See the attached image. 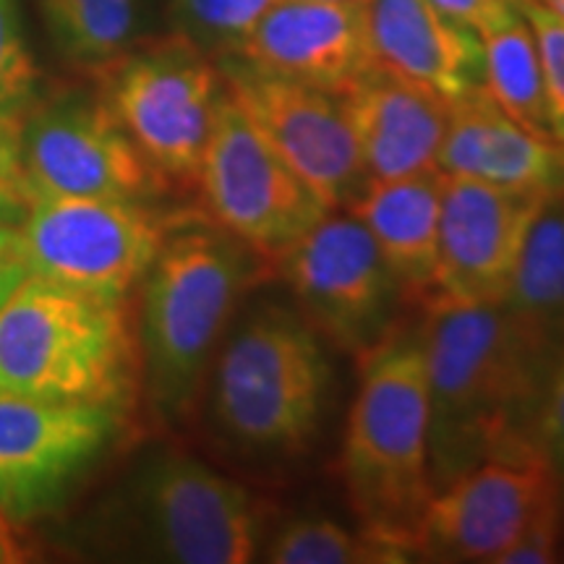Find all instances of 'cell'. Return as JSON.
Masks as SVG:
<instances>
[{"label": "cell", "instance_id": "cell-1", "mask_svg": "<svg viewBox=\"0 0 564 564\" xmlns=\"http://www.w3.org/2000/svg\"><path fill=\"white\" fill-rule=\"evenodd\" d=\"M423 308L434 491L481 463L541 457L535 426L549 384L502 301L434 295Z\"/></svg>", "mask_w": 564, "mask_h": 564}, {"label": "cell", "instance_id": "cell-2", "mask_svg": "<svg viewBox=\"0 0 564 564\" xmlns=\"http://www.w3.org/2000/svg\"><path fill=\"white\" fill-rule=\"evenodd\" d=\"M262 264L209 217H175L139 282V384L162 423L194 421L215 352Z\"/></svg>", "mask_w": 564, "mask_h": 564}, {"label": "cell", "instance_id": "cell-3", "mask_svg": "<svg viewBox=\"0 0 564 564\" xmlns=\"http://www.w3.org/2000/svg\"><path fill=\"white\" fill-rule=\"evenodd\" d=\"M333 369L319 333L293 308L264 303L228 329L209 366L196 415L232 453L293 460L312 447Z\"/></svg>", "mask_w": 564, "mask_h": 564}, {"label": "cell", "instance_id": "cell-4", "mask_svg": "<svg viewBox=\"0 0 564 564\" xmlns=\"http://www.w3.org/2000/svg\"><path fill=\"white\" fill-rule=\"evenodd\" d=\"M137 387L126 301L26 274L0 303V392L123 411Z\"/></svg>", "mask_w": 564, "mask_h": 564}, {"label": "cell", "instance_id": "cell-5", "mask_svg": "<svg viewBox=\"0 0 564 564\" xmlns=\"http://www.w3.org/2000/svg\"><path fill=\"white\" fill-rule=\"evenodd\" d=\"M361 382L343 436V481L366 533L405 554L434 497L429 390L419 337L392 335L358 358Z\"/></svg>", "mask_w": 564, "mask_h": 564}, {"label": "cell", "instance_id": "cell-6", "mask_svg": "<svg viewBox=\"0 0 564 564\" xmlns=\"http://www.w3.org/2000/svg\"><path fill=\"white\" fill-rule=\"evenodd\" d=\"M264 507L241 481L186 453L152 455L100 512V539L147 560L246 564L262 554Z\"/></svg>", "mask_w": 564, "mask_h": 564}, {"label": "cell", "instance_id": "cell-7", "mask_svg": "<svg viewBox=\"0 0 564 564\" xmlns=\"http://www.w3.org/2000/svg\"><path fill=\"white\" fill-rule=\"evenodd\" d=\"M95 70L105 108L165 188H196L225 95L209 55L178 32L131 45Z\"/></svg>", "mask_w": 564, "mask_h": 564}, {"label": "cell", "instance_id": "cell-8", "mask_svg": "<svg viewBox=\"0 0 564 564\" xmlns=\"http://www.w3.org/2000/svg\"><path fill=\"white\" fill-rule=\"evenodd\" d=\"M196 192L204 217L278 264L329 209L225 87Z\"/></svg>", "mask_w": 564, "mask_h": 564}, {"label": "cell", "instance_id": "cell-9", "mask_svg": "<svg viewBox=\"0 0 564 564\" xmlns=\"http://www.w3.org/2000/svg\"><path fill=\"white\" fill-rule=\"evenodd\" d=\"M173 223L144 202L37 196L19 230L30 274L126 301L150 272Z\"/></svg>", "mask_w": 564, "mask_h": 564}, {"label": "cell", "instance_id": "cell-10", "mask_svg": "<svg viewBox=\"0 0 564 564\" xmlns=\"http://www.w3.org/2000/svg\"><path fill=\"white\" fill-rule=\"evenodd\" d=\"M301 316L350 356L398 335L405 293L358 217H322L278 262Z\"/></svg>", "mask_w": 564, "mask_h": 564}, {"label": "cell", "instance_id": "cell-11", "mask_svg": "<svg viewBox=\"0 0 564 564\" xmlns=\"http://www.w3.org/2000/svg\"><path fill=\"white\" fill-rule=\"evenodd\" d=\"M121 429L118 408L0 392V514L24 525L58 510Z\"/></svg>", "mask_w": 564, "mask_h": 564}, {"label": "cell", "instance_id": "cell-12", "mask_svg": "<svg viewBox=\"0 0 564 564\" xmlns=\"http://www.w3.org/2000/svg\"><path fill=\"white\" fill-rule=\"evenodd\" d=\"M21 162L32 199L37 196H95L147 202L165 183L100 95L82 91L34 105L21 121Z\"/></svg>", "mask_w": 564, "mask_h": 564}, {"label": "cell", "instance_id": "cell-13", "mask_svg": "<svg viewBox=\"0 0 564 564\" xmlns=\"http://www.w3.org/2000/svg\"><path fill=\"white\" fill-rule=\"evenodd\" d=\"M225 87L270 144L329 209H350L369 186L356 133L337 91L223 58Z\"/></svg>", "mask_w": 564, "mask_h": 564}, {"label": "cell", "instance_id": "cell-14", "mask_svg": "<svg viewBox=\"0 0 564 564\" xmlns=\"http://www.w3.org/2000/svg\"><path fill=\"white\" fill-rule=\"evenodd\" d=\"M552 502L562 497L541 457L481 463L434 491L415 554L434 562H499Z\"/></svg>", "mask_w": 564, "mask_h": 564}, {"label": "cell", "instance_id": "cell-15", "mask_svg": "<svg viewBox=\"0 0 564 564\" xmlns=\"http://www.w3.org/2000/svg\"><path fill=\"white\" fill-rule=\"evenodd\" d=\"M541 194L444 175L436 295L502 301Z\"/></svg>", "mask_w": 564, "mask_h": 564}, {"label": "cell", "instance_id": "cell-16", "mask_svg": "<svg viewBox=\"0 0 564 564\" xmlns=\"http://www.w3.org/2000/svg\"><path fill=\"white\" fill-rule=\"evenodd\" d=\"M232 58L262 74L340 91L369 66L358 0H278Z\"/></svg>", "mask_w": 564, "mask_h": 564}, {"label": "cell", "instance_id": "cell-17", "mask_svg": "<svg viewBox=\"0 0 564 564\" xmlns=\"http://www.w3.org/2000/svg\"><path fill=\"white\" fill-rule=\"evenodd\" d=\"M369 66L434 89L447 102L484 89L476 32L444 19L429 0H358Z\"/></svg>", "mask_w": 564, "mask_h": 564}, {"label": "cell", "instance_id": "cell-18", "mask_svg": "<svg viewBox=\"0 0 564 564\" xmlns=\"http://www.w3.org/2000/svg\"><path fill=\"white\" fill-rule=\"evenodd\" d=\"M356 133L369 181H392L436 167L449 102L390 70L366 66L337 91Z\"/></svg>", "mask_w": 564, "mask_h": 564}, {"label": "cell", "instance_id": "cell-19", "mask_svg": "<svg viewBox=\"0 0 564 564\" xmlns=\"http://www.w3.org/2000/svg\"><path fill=\"white\" fill-rule=\"evenodd\" d=\"M436 167L510 192H564V147L512 121L486 87L449 102Z\"/></svg>", "mask_w": 564, "mask_h": 564}, {"label": "cell", "instance_id": "cell-20", "mask_svg": "<svg viewBox=\"0 0 564 564\" xmlns=\"http://www.w3.org/2000/svg\"><path fill=\"white\" fill-rule=\"evenodd\" d=\"M444 173L440 167L392 181H369L348 209L371 232L408 303L436 295L440 264V212Z\"/></svg>", "mask_w": 564, "mask_h": 564}, {"label": "cell", "instance_id": "cell-21", "mask_svg": "<svg viewBox=\"0 0 564 564\" xmlns=\"http://www.w3.org/2000/svg\"><path fill=\"white\" fill-rule=\"evenodd\" d=\"M502 306L549 384L564 356V192L535 209Z\"/></svg>", "mask_w": 564, "mask_h": 564}, {"label": "cell", "instance_id": "cell-22", "mask_svg": "<svg viewBox=\"0 0 564 564\" xmlns=\"http://www.w3.org/2000/svg\"><path fill=\"white\" fill-rule=\"evenodd\" d=\"M484 47V87L512 121L552 139V121L535 37L518 6L478 34Z\"/></svg>", "mask_w": 564, "mask_h": 564}, {"label": "cell", "instance_id": "cell-23", "mask_svg": "<svg viewBox=\"0 0 564 564\" xmlns=\"http://www.w3.org/2000/svg\"><path fill=\"white\" fill-rule=\"evenodd\" d=\"M55 47L68 61L100 68L133 45L139 0H40Z\"/></svg>", "mask_w": 564, "mask_h": 564}, {"label": "cell", "instance_id": "cell-24", "mask_svg": "<svg viewBox=\"0 0 564 564\" xmlns=\"http://www.w3.org/2000/svg\"><path fill=\"white\" fill-rule=\"evenodd\" d=\"M274 564H394L408 554L364 528L350 531L329 518H301L282 525L262 549Z\"/></svg>", "mask_w": 564, "mask_h": 564}, {"label": "cell", "instance_id": "cell-25", "mask_svg": "<svg viewBox=\"0 0 564 564\" xmlns=\"http://www.w3.org/2000/svg\"><path fill=\"white\" fill-rule=\"evenodd\" d=\"M278 0H175L181 34L204 53L232 55L264 11Z\"/></svg>", "mask_w": 564, "mask_h": 564}, {"label": "cell", "instance_id": "cell-26", "mask_svg": "<svg viewBox=\"0 0 564 564\" xmlns=\"http://www.w3.org/2000/svg\"><path fill=\"white\" fill-rule=\"evenodd\" d=\"M37 66L19 30L17 3L0 0V116L21 118L34 108Z\"/></svg>", "mask_w": 564, "mask_h": 564}, {"label": "cell", "instance_id": "cell-27", "mask_svg": "<svg viewBox=\"0 0 564 564\" xmlns=\"http://www.w3.org/2000/svg\"><path fill=\"white\" fill-rule=\"evenodd\" d=\"M535 37L552 137L564 147V21L541 0H514Z\"/></svg>", "mask_w": 564, "mask_h": 564}, {"label": "cell", "instance_id": "cell-28", "mask_svg": "<svg viewBox=\"0 0 564 564\" xmlns=\"http://www.w3.org/2000/svg\"><path fill=\"white\" fill-rule=\"evenodd\" d=\"M32 204L21 162V118L0 116V220H24Z\"/></svg>", "mask_w": 564, "mask_h": 564}, {"label": "cell", "instance_id": "cell-29", "mask_svg": "<svg viewBox=\"0 0 564 564\" xmlns=\"http://www.w3.org/2000/svg\"><path fill=\"white\" fill-rule=\"evenodd\" d=\"M535 447L544 457L546 468L552 470L564 505V356L549 379L544 403H541Z\"/></svg>", "mask_w": 564, "mask_h": 564}, {"label": "cell", "instance_id": "cell-30", "mask_svg": "<svg viewBox=\"0 0 564 564\" xmlns=\"http://www.w3.org/2000/svg\"><path fill=\"white\" fill-rule=\"evenodd\" d=\"M560 514L562 502L546 505L533 518L514 544L499 556L497 564H544L554 562L556 541H560Z\"/></svg>", "mask_w": 564, "mask_h": 564}, {"label": "cell", "instance_id": "cell-31", "mask_svg": "<svg viewBox=\"0 0 564 564\" xmlns=\"http://www.w3.org/2000/svg\"><path fill=\"white\" fill-rule=\"evenodd\" d=\"M444 19L481 34L514 9V0H429Z\"/></svg>", "mask_w": 564, "mask_h": 564}, {"label": "cell", "instance_id": "cell-32", "mask_svg": "<svg viewBox=\"0 0 564 564\" xmlns=\"http://www.w3.org/2000/svg\"><path fill=\"white\" fill-rule=\"evenodd\" d=\"M30 274L21 243V230L13 223L0 220V303L13 293V288Z\"/></svg>", "mask_w": 564, "mask_h": 564}, {"label": "cell", "instance_id": "cell-33", "mask_svg": "<svg viewBox=\"0 0 564 564\" xmlns=\"http://www.w3.org/2000/svg\"><path fill=\"white\" fill-rule=\"evenodd\" d=\"M541 3H546L549 9H552L556 17H560L564 21V0H541Z\"/></svg>", "mask_w": 564, "mask_h": 564}, {"label": "cell", "instance_id": "cell-34", "mask_svg": "<svg viewBox=\"0 0 564 564\" xmlns=\"http://www.w3.org/2000/svg\"><path fill=\"white\" fill-rule=\"evenodd\" d=\"M11 556H9V549L3 546V541H0V562H9Z\"/></svg>", "mask_w": 564, "mask_h": 564}]
</instances>
